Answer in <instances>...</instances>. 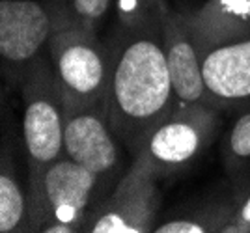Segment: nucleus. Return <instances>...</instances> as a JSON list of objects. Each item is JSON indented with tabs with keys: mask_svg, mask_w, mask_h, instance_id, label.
<instances>
[{
	"mask_svg": "<svg viewBox=\"0 0 250 233\" xmlns=\"http://www.w3.org/2000/svg\"><path fill=\"white\" fill-rule=\"evenodd\" d=\"M165 0H120L108 34L106 117L127 153L136 157L153 129L176 110L165 51Z\"/></svg>",
	"mask_w": 250,
	"mask_h": 233,
	"instance_id": "1",
	"label": "nucleus"
},
{
	"mask_svg": "<svg viewBox=\"0 0 250 233\" xmlns=\"http://www.w3.org/2000/svg\"><path fill=\"white\" fill-rule=\"evenodd\" d=\"M19 92L22 99V146L32 201L45 168L63 155L65 103L49 51L24 71Z\"/></svg>",
	"mask_w": 250,
	"mask_h": 233,
	"instance_id": "2",
	"label": "nucleus"
},
{
	"mask_svg": "<svg viewBox=\"0 0 250 233\" xmlns=\"http://www.w3.org/2000/svg\"><path fill=\"white\" fill-rule=\"evenodd\" d=\"M49 56L65 106L104 105L108 86L106 41L71 19L67 0L62 2L56 17Z\"/></svg>",
	"mask_w": 250,
	"mask_h": 233,
	"instance_id": "3",
	"label": "nucleus"
},
{
	"mask_svg": "<svg viewBox=\"0 0 250 233\" xmlns=\"http://www.w3.org/2000/svg\"><path fill=\"white\" fill-rule=\"evenodd\" d=\"M220 112L211 103L179 106L147 135L133 160L159 181L185 172L219 136Z\"/></svg>",
	"mask_w": 250,
	"mask_h": 233,
	"instance_id": "4",
	"label": "nucleus"
},
{
	"mask_svg": "<svg viewBox=\"0 0 250 233\" xmlns=\"http://www.w3.org/2000/svg\"><path fill=\"white\" fill-rule=\"evenodd\" d=\"M103 198V185L94 172L62 155L45 168L30 201V232H81L88 213Z\"/></svg>",
	"mask_w": 250,
	"mask_h": 233,
	"instance_id": "5",
	"label": "nucleus"
},
{
	"mask_svg": "<svg viewBox=\"0 0 250 233\" xmlns=\"http://www.w3.org/2000/svg\"><path fill=\"white\" fill-rule=\"evenodd\" d=\"M63 0H2L0 58L2 73L19 88L24 71L49 51L52 30Z\"/></svg>",
	"mask_w": 250,
	"mask_h": 233,
	"instance_id": "6",
	"label": "nucleus"
},
{
	"mask_svg": "<svg viewBox=\"0 0 250 233\" xmlns=\"http://www.w3.org/2000/svg\"><path fill=\"white\" fill-rule=\"evenodd\" d=\"M124 149L110 127L104 105L65 106L63 155L94 172L103 185L104 196L114 191L127 172H124Z\"/></svg>",
	"mask_w": 250,
	"mask_h": 233,
	"instance_id": "7",
	"label": "nucleus"
},
{
	"mask_svg": "<svg viewBox=\"0 0 250 233\" xmlns=\"http://www.w3.org/2000/svg\"><path fill=\"white\" fill-rule=\"evenodd\" d=\"M161 211L159 179L142 164L131 162L114 191L88 213L83 233H149Z\"/></svg>",
	"mask_w": 250,
	"mask_h": 233,
	"instance_id": "8",
	"label": "nucleus"
},
{
	"mask_svg": "<svg viewBox=\"0 0 250 233\" xmlns=\"http://www.w3.org/2000/svg\"><path fill=\"white\" fill-rule=\"evenodd\" d=\"M196 39L209 103L220 110L250 105V30Z\"/></svg>",
	"mask_w": 250,
	"mask_h": 233,
	"instance_id": "9",
	"label": "nucleus"
},
{
	"mask_svg": "<svg viewBox=\"0 0 250 233\" xmlns=\"http://www.w3.org/2000/svg\"><path fill=\"white\" fill-rule=\"evenodd\" d=\"M165 51L172 84L176 94V108L198 103H209L202 75L196 30L188 11L167 8L165 13Z\"/></svg>",
	"mask_w": 250,
	"mask_h": 233,
	"instance_id": "10",
	"label": "nucleus"
},
{
	"mask_svg": "<svg viewBox=\"0 0 250 233\" xmlns=\"http://www.w3.org/2000/svg\"><path fill=\"white\" fill-rule=\"evenodd\" d=\"M0 232L30 233L28 177L21 175L15 146L6 136L0 155Z\"/></svg>",
	"mask_w": 250,
	"mask_h": 233,
	"instance_id": "11",
	"label": "nucleus"
},
{
	"mask_svg": "<svg viewBox=\"0 0 250 233\" xmlns=\"http://www.w3.org/2000/svg\"><path fill=\"white\" fill-rule=\"evenodd\" d=\"M247 194L235 192L233 196H224L220 200H209L177 213L176 216L157 224L155 233H222L233 218L239 203Z\"/></svg>",
	"mask_w": 250,
	"mask_h": 233,
	"instance_id": "12",
	"label": "nucleus"
},
{
	"mask_svg": "<svg viewBox=\"0 0 250 233\" xmlns=\"http://www.w3.org/2000/svg\"><path fill=\"white\" fill-rule=\"evenodd\" d=\"M188 13L198 36L250 30V0H206L200 10Z\"/></svg>",
	"mask_w": 250,
	"mask_h": 233,
	"instance_id": "13",
	"label": "nucleus"
},
{
	"mask_svg": "<svg viewBox=\"0 0 250 233\" xmlns=\"http://www.w3.org/2000/svg\"><path fill=\"white\" fill-rule=\"evenodd\" d=\"M222 164L231 179H239L250 166V108L233 117L222 138Z\"/></svg>",
	"mask_w": 250,
	"mask_h": 233,
	"instance_id": "14",
	"label": "nucleus"
},
{
	"mask_svg": "<svg viewBox=\"0 0 250 233\" xmlns=\"http://www.w3.org/2000/svg\"><path fill=\"white\" fill-rule=\"evenodd\" d=\"M110 6L112 0H67V11L71 19L83 28L97 34L110 11Z\"/></svg>",
	"mask_w": 250,
	"mask_h": 233,
	"instance_id": "15",
	"label": "nucleus"
},
{
	"mask_svg": "<svg viewBox=\"0 0 250 233\" xmlns=\"http://www.w3.org/2000/svg\"><path fill=\"white\" fill-rule=\"evenodd\" d=\"M222 233H250V192L243 198L233 218L222 230Z\"/></svg>",
	"mask_w": 250,
	"mask_h": 233,
	"instance_id": "16",
	"label": "nucleus"
}]
</instances>
